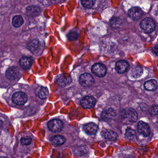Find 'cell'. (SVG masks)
Masks as SVG:
<instances>
[{"instance_id": "cell-3", "label": "cell", "mask_w": 158, "mask_h": 158, "mask_svg": "<svg viewBox=\"0 0 158 158\" xmlns=\"http://www.w3.org/2000/svg\"><path fill=\"white\" fill-rule=\"evenodd\" d=\"M92 72L96 77H103L106 74V68L103 64L98 63L93 66Z\"/></svg>"}, {"instance_id": "cell-7", "label": "cell", "mask_w": 158, "mask_h": 158, "mask_svg": "<svg viewBox=\"0 0 158 158\" xmlns=\"http://www.w3.org/2000/svg\"><path fill=\"white\" fill-rule=\"evenodd\" d=\"M96 100L92 96H86L82 99L81 105L85 109H91L95 105Z\"/></svg>"}, {"instance_id": "cell-18", "label": "cell", "mask_w": 158, "mask_h": 158, "mask_svg": "<svg viewBox=\"0 0 158 158\" xmlns=\"http://www.w3.org/2000/svg\"><path fill=\"white\" fill-rule=\"evenodd\" d=\"M143 69L141 67L135 66L131 72V75L134 78H138L140 77L143 73Z\"/></svg>"}, {"instance_id": "cell-20", "label": "cell", "mask_w": 158, "mask_h": 158, "mask_svg": "<svg viewBox=\"0 0 158 158\" xmlns=\"http://www.w3.org/2000/svg\"><path fill=\"white\" fill-rule=\"evenodd\" d=\"M23 23V19L20 15H17L13 18L12 24L15 27H20Z\"/></svg>"}, {"instance_id": "cell-10", "label": "cell", "mask_w": 158, "mask_h": 158, "mask_svg": "<svg viewBox=\"0 0 158 158\" xmlns=\"http://www.w3.org/2000/svg\"><path fill=\"white\" fill-rule=\"evenodd\" d=\"M129 64L125 61H119L117 62L116 69L120 74L125 73L129 68Z\"/></svg>"}, {"instance_id": "cell-16", "label": "cell", "mask_w": 158, "mask_h": 158, "mask_svg": "<svg viewBox=\"0 0 158 158\" xmlns=\"http://www.w3.org/2000/svg\"><path fill=\"white\" fill-rule=\"evenodd\" d=\"M32 60L27 57H22L19 60V65L24 69H28L31 66Z\"/></svg>"}, {"instance_id": "cell-5", "label": "cell", "mask_w": 158, "mask_h": 158, "mask_svg": "<svg viewBox=\"0 0 158 158\" xmlns=\"http://www.w3.org/2000/svg\"><path fill=\"white\" fill-rule=\"evenodd\" d=\"M48 127L51 131L58 132L61 131L63 128V123L60 120L53 119L48 123Z\"/></svg>"}, {"instance_id": "cell-13", "label": "cell", "mask_w": 158, "mask_h": 158, "mask_svg": "<svg viewBox=\"0 0 158 158\" xmlns=\"http://www.w3.org/2000/svg\"><path fill=\"white\" fill-rule=\"evenodd\" d=\"M6 76L9 80H14L18 77L19 72L16 68L11 67L7 69L6 73Z\"/></svg>"}, {"instance_id": "cell-30", "label": "cell", "mask_w": 158, "mask_h": 158, "mask_svg": "<svg viewBox=\"0 0 158 158\" xmlns=\"http://www.w3.org/2000/svg\"><path fill=\"white\" fill-rule=\"evenodd\" d=\"M152 52L158 56V45H156L152 49Z\"/></svg>"}, {"instance_id": "cell-21", "label": "cell", "mask_w": 158, "mask_h": 158, "mask_svg": "<svg viewBox=\"0 0 158 158\" xmlns=\"http://www.w3.org/2000/svg\"><path fill=\"white\" fill-rule=\"evenodd\" d=\"M40 47V42L38 40L33 41L29 45V49L33 53H37V50L40 52L41 49Z\"/></svg>"}, {"instance_id": "cell-24", "label": "cell", "mask_w": 158, "mask_h": 158, "mask_svg": "<svg viewBox=\"0 0 158 158\" xmlns=\"http://www.w3.org/2000/svg\"><path fill=\"white\" fill-rule=\"evenodd\" d=\"M82 4L86 8H91L94 5L95 0H81Z\"/></svg>"}, {"instance_id": "cell-6", "label": "cell", "mask_w": 158, "mask_h": 158, "mask_svg": "<svg viewBox=\"0 0 158 158\" xmlns=\"http://www.w3.org/2000/svg\"><path fill=\"white\" fill-rule=\"evenodd\" d=\"M137 130L139 133L145 137H147L150 135V129L149 125L142 121L138 123Z\"/></svg>"}, {"instance_id": "cell-19", "label": "cell", "mask_w": 158, "mask_h": 158, "mask_svg": "<svg viewBox=\"0 0 158 158\" xmlns=\"http://www.w3.org/2000/svg\"><path fill=\"white\" fill-rule=\"evenodd\" d=\"M117 113L114 109L112 108L109 109L107 110L103 111L102 114V117L105 118H112L116 117Z\"/></svg>"}, {"instance_id": "cell-27", "label": "cell", "mask_w": 158, "mask_h": 158, "mask_svg": "<svg viewBox=\"0 0 158 158\" xmlns=\"http://www.w3.org/2000/svg\"><path fill=\"white\" fill-rule=\"evenodd\" d=\"M78 36H79V35L78 33L75 31L70 32L67 35L69 40L71 41H74L77 40L78 39Z\"/></svg>"}, {"instance_id": "cell-9", "label": "cell", "mask_w": 158, "mask_h": 158, "mask_svg": "<svg viewBox=\"0 0 158 158\" xmlns=\"http://www.w3.org/2000/svg\"><path fill=\"white\" fill-rule=\"evenodd\" d=\"M128 14L131 18L134 19H138L143 15V12L142 9L137 7H134L130 9Z\"/></svg>"}, {"instance_id": "cell-28", "label": "cell", "mask_w": 158, "mask_h": 158, "mask_svg": "<svg viewBox=\"0 0 158 158\" xmlns=\"http://www.w3.org/2000/svg\"><path fill=\"white\" fill-rule=\"evenodd\" d=\"M21 143L23 145H28L31 143L32 139L30 137H27V138H21L20 140Z\"/></svg>"}, {"instance_id": "cell-17", "label": "cell", "mask_w": 158, "mask_h": 158, "mask_svg": "<svg viewBox=\"0 0 158 158\" xmlns=\"http://www.w3.org/2000/svg\"><path fill=\"white\" fill-rule=\"evenodd\" d=\"M157 82L154 79L147 81L144 84L145 88L148 91H155L157 88Z\"/></svg>"}, {"instance_id": "cell-22", "label": "cell", "mask_w": 158, "mask_h": 158, "mask_svg": "<svg viewBox=\"0 0 158 158\" xmlns=\"http://www.w3.org/2000/svg\"><path fill=\"white\" fill-rule=\"evenodd\" d=\"M49 92L46 87H42L38 92V95L42 99H46L48 97Z\"/></svg>"}, {"instance_id": "cell-23", "label": "cell", "mask_w": 158, "mask_h": 158, "mask_svg": "<svg viewBox=\"0 0 158 158\" xmlns=\"http://www.w3.org/2000/svg\"><path fill=\"white\" fill-rule=\"evenodd\" d=\"M125 135L128 139L134 140L136 139V134L134 130L131 129H128L126 131Z\"/></svg>"}, {"instance_id": "cell-4", "label": "cell", "mask_w": 158, "mask_h": 158, "mask_svg": "<svg viewBox=\"0 0 158 158\" xmlns=\"http://www.w3.org/2000/svg\"><path fill=\"white\" fill-rule=\"evenodd\" d=\"M28 96L23 92H17L13 95L12 100L13 102L17 105H23L28 100Z\"/></svg>"}, {"instance_id": "cell-25", "label": "cell", "mask_w": 158, "mask_h": 158, "mask_svg": "<svg viewBox=\"0 0 158 158\" xmlns=\"http://www.w3.org/2000/svg\"><path fill=\"white\" fill-rule=\"evenodd\" d=\"M111 26L113 27L117 28L120 27L122 22L120 19L118 18H113L110 21Z\"/></svg>"}, {"instance_id": "cell-12", "label": "cell", "mask_w": 158, "mask_h": 158, "mask_svg": "<svg viewBox=\"0 0 158 158\" xmlns=\"http://www.w3.org/2000/svg\"><path fill=\"white\" fill-rule=\"evenodd\" d=\"M98 127L95 123H87L83 126V130L84 131L89 135H93L97 132Z\"/></svg>"}, {"instance_id": "cell-29", "label": "cell", "mask_w": 158, "mask_h": 158, "mask_svg": "<svg viewBox=\"0 0 158 158\" xmlns=\"http://www.w3.org/2000/svg\"><path fill=\"white\" fill-rule=\"evenodd\" d=\"M150 113L152 115H156L158 114V106H153L150 110Z\"/></svg>"}, {"instance_id": "cell-14", "label": "cell", "mask_w": 158, "mask_h": 158, "mask_svg": "<svg viewBox=\"0 0 158 158\" xmlns=\"http://www.w3.org/2000/svg\"><path fill=\"white\" fill-rule=\"evenodd\" d=\"M124 116L130 122H136L138 119V114L137 112L133 109L129 110Z\"/></svg>"}, {"instance_id": "cell-26", "label": "cell", "mask_w": 158, "mask_h": 158, "mask_svg": "<svg viewBox=\"0 0 158 158\" xmlns=\"http://www.w3.org/2000/svg\"><path fill=\"white\" fill-rule=\"evenodd\" d=\"M87 151L88 150L86 148L81 147L75 149L74 151V154L76 156H82L86 153Z\"/></svg>"}, {"instance_id": "cell-15", "label": "cell", "mask_w": 158, "mask_h": 158, "mask_svg": "<svg viewBox=\"0 0 158 158\" xmlns=\"http://www.w3.org/2000/svg\"><path fill=\"white\" fill-rule=\"evenodd\" d=\"M51 142L54 146L59 147L65 143L66 139L62 135H55L52 137Z\"/></svg>"}, {"instance_id": "cell-31", "label": "cell", "mask_w": 158, "mask_h": 158, "mask_svg": "<svg viewBox=\"0 0 158 158\" xmlns=\"http://www.w3.org/2000/svg\"></svg>"}, {"instance_id": "cell-1", "label": "cell", "mask_w": 158, "mask_h": 158, "mask_svg": "<svg viewBox=\"0 0 158 158\" xmlns=\"http://www.w3.org/2000/svg\"><path fill=\"white\" fill-rule=\"evenodd\" d=\"M140 27L145 32L148 33L153 32L156 28L155 22L149 18L143 19L140 24Z\"/></svg>"}, {"instance_id": "cell-8", "label": "cell", "mask_w": 158, "mask_h": 158, "mask_svg": "<svg viewBox=\"0 0 158 158\" xmlns=\"http://www.w3.org/2000/svg\"><path fill=\"white\" fill-rule=\"evenodd\" d=\"M79 82L83 86H89L93 83L94 79L90 74L84 73L80 77Z\"/></svg>"}, {"instance_id": "cell-2", "label": "cell", "mask_w": 158, "mask_h": 158, "mask_svg": "<svg viewBox=\"0 0 158 158\" xmlns=\"http://www.w3.org/2000/svg\"><path fill=\"white\" fill-rule=\"evenodd\" d=\"M56 81L61 87H66L72 82V78L67 74H61L56 77Z\"/></svg>"}, {"instance_id": "cell-11", "label": "cell", "mask_w": 158, "mask_h": 158, "mask_svg": "<svg viewBox=\"0 0 158 158\" xmlns=\"http://www.w3.org/2000/svg\"><path fill=\"white\" fill-rule=\"evenodd\" d=\"M101 135L105 139L111 141H115L118 137L117 134L115 132L108 130L103 131L101 132Z\"/></svg>"}]
</instances>
